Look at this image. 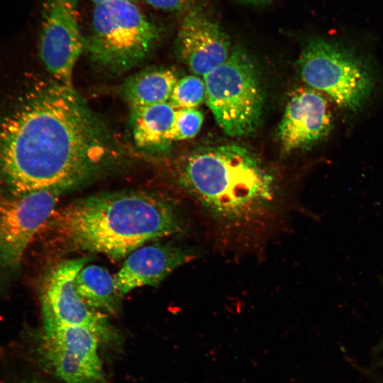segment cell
Returning <instances> with one entry per match:
<instances>
[{"mask_svg":"<svg viewBox=\"0 0 383 383\" xmlns=\"http://www.w3.org/2000/svg\"><path fill=\"white\" fill-rule=\"evenodd\" d=\"M106 153L105 135L84 101L56 82L0 125V174L15 195L69 189L93 173Z\"/></svg>","mask_w":383,"mask_h":383,"instance_id":"6da1fadb","label":"cell"},{"mask_svg":"<svg viewBox=\"0 0 383 383\" xmlns=\"http://www.w3.org/2000/svg\"><path fill=\"white\" fill-rule=\"evenodd\" d=\"M49 218L56 243L66 251L99 252L116 260L149 240L175 234L183 226L173 202L141 191L80 198Z\"/></svg>","mask_w":383,"mask_h":383,"instance_id":"7a4b0ae2","label":"cell"},{"mask_svg":"<svg viewBox=\"0 0 383 383\" xmlns=\"http://www.w3.org/2000/svg\"><path fill=\"white\" fill-rule=\"evenodd\" d=\"M178 179L211 220L240 229L262 221L277 204L273 177L246 148H201L181 163Z\"/></svg>","mask_w":383,"mask_h":383,"instance_id":"3957f363","label":"cell"},{"mask_svg":"<svg viewBox=\"0 0 383 383\" xmlns=\"http://www.w3.org/2000/svg\"><path fill=\"white\" fill-rule=\"evenodd\" d=\"M85 50L101 65L130 68L145 60L160 38L157 27L131 0L94 5Z\"/></svg>","mask_w":383,"mask_h":383,"instance_id":"277c9868","label":"cell"},{"mask_svg":"<svg viewBox=\"0 0 383 383\" xmlns=\"http://www.w3.org/2000/svg\"><path fill=\"white\" fill-rule=\"evenodd\" d=\"M206 101L220 128L232 137L246 136L257 128L264 98L257 70L243 50L203 77Z\"/></svg>","mask_w":383,"mask_h":383,"instance_id":"5b68a950","label":"cell"},{"mask_svg":"<svg viewBox=\"0 0 383 383\" xmlns=\"http://www.w3.org/2000/svg\"><path fill=\"white\" fill-rule=\"evenodd\" d=\"M298 68L308 87L346 110L360 109L373 89L367 63L348 48L328 40H310L299 57Z\"/></svg>","mask_w":383,"mask_h":383,"instance_id":"8992f818","label":"cell"},{"mask_svg":"<svg viewBox=\"0 0 383 383\" xmlns=\"http://www.w3.org/2000/svg\"><path fill=\"white\" fill-rule=\"evenodd\" d=\"M80 0H42L39 54L56 82L72 87L74 67L85 48Z\"/></svg>","mask_w":383,"mask_h":383,"instance_id":"52a82bcc","label":"cell"},{"mask_svg":"<svg viewBox=\"0 0 383 383\" xmlns=\"http://www.w3.org/2000/svg\"><path fill=\"white\" fill-rule=\"evenodd\" d=\"M45 356L67 383H101L104 376L98 354L99 336L91 330L62 323L43 312Z\"/></svg>","mask_w":383,"mask_h":383,"instance_id":"ba28073f","label":"cell"},{"mask_svg":"<svg viewBox=\"0 0 383 383\" xmlns=\"http://www.w3.org/2000/svg\"><path fill=\"white\" fill-rule=\"evenodd\" d=\"M66 190L43 189L0 201V270L19 265L31 239L51 216Z\"/></svg>","mask_w":383,"mask_h":383,"instance_id":"9c48e42d","label":"cell"},{"mask_svg":"<svg viewBox=\"0 0 383 383\" xmlns=\"http://www.w3.org/2000/svg\"><path fill=\"white\" fill-rule=\"evenodd\" d=\"M89 260L88 257L66 260L49 273L43 289V312L62 323L87 328L100 340H106L112 337L113 331L106 316L89 306L74 288L77 273Z\"/></svg>","mask_w":383,"mask_h":383,"instance_id":"30bf717a","label":"cell"},{"mask_svg":"<svg viewBox=\"0 0 383 383\" xmlns=\"http://www.w3.org/2000/svg\"><path fill=\"white\" fill-rule=\"evenodd\" d=\"M176 49L184 63L199 77L223 63L232 52L227 34L197 6L184 13L177 34Z\"/></svg>","mask_w":383,"mask_h":383,"instance_id":"8fae6325","label":"cell"},{"mask_svg":"<svg viewBox=\"0 0 383 383\" xmlns=\"http://www.w3.org/2000/svg\"><path fill=\"white\" fill-rule=\"evenodd\" d=\"M333 116L324 94L301 87L289 94L278 128V138L286 152L308 148L331 131Z\"/></svg>","mask_w":383,"mask_h":383,"instance_id":"7c38bea8","label":"cell"},{"mask_svg":"<svg viewBox=\"0 0 383 383\" xmlns=\"http://www.w3.org/2000/svg\"><path fill=\"white\" fill-rule=\"evenodd\" d=\"M195 257L194 252L170 244L141 246L131 252L114 275L118 294L143 286H157L177 267Z\"/></svg>","mask_w":383,"mask_h":383,"instance_id":"4fadbf2b","label":"cell"},{"mask_svg":"<svg viewBox=\"0 0 383 383\" xmlns=\"http://www.w3.org/2000/svg\"><path fill=\"white\" fill-rule=\"evenodd\" d=\"M133 134L136 145L155 148L170 143L176 109L169 102L132 109Z\"/></svg>","mask_w":383,"mask_h":383,"instance_id":"5bb4252c","label":"cell"},{"mask_svg":"<svg viewBox=\"0 0 383 383\" xmlns=\"http://www.w3.org/2000/svg\"><path fill=\"white\" fill-rule=\"evenodd\" d=\"M74 288L80 298L91 308L100 312L116 313L121 296L114 276L101 266H84L74 279Z\"/></svg>","mask_w":383,"mask_h":383,"instance_id":"9a60e30c","label":"cell"},{"mask_svg":"<svg viewBox=\"0 0 383 383\" xmlns=\"http://www.w3.org/2000/svg\"><path fill=\"white\" fill-rule=\"evenodd\" d=\"M177 80L172 70H148L128 79L123 91L131 109L152 106L168 102Z\"/></svg>","mask_w":383,"mask_h":383,"instance_id":"2e32d148","label":"cell"},{"mask_svg":"<svg viewBox=\"0 0 383 383\" xmlns=\"http://www.w3.org/2000/svg\"><path fill=\"white\" fill-rule=\"evenodd\" d=\"M206 100V85L204 79L197 75H188L176 82L169 104L176 110L196 108Z\"/></svg>","mask_w":383,"mask_h":383,"instance_id":"e0dca14e","label":"cell"},{"mask_svg":"<svg viewBox=\"0 0 383 383\" xmlns=\"http://www.w3.org/2000/svg\"><path fill=\"white\" fill-rule=\"evenodd\" d=\"M203 121V113L196 108L177 109L170 142L194 137L199 132Z\"/></svg>","mask_w":383,"mask_h":383,"instance_id":"ac0fdd59","label":"cell"},{"mask_svg":"<svg viewBox=\"0 0 383 383\" xmlns=\"http://www.w3.org/2000/svg\"><path fill=\"white\" fill-rule=\"evenodd\" d=\"M153 8L165 12H177L185 9L192 0H143Z\"/></svg>","mask_w":383,"mask_h":383,"instance_id":"d6986e66","label":"cell"},{"mask_svg":"<svg viewBox=\"0 0 383 383\" xmlns=\"http://www.w3.org/2000/svg\"><path fill=\"white\" fill-rule=\"evenodd\" d=\"M111 1H118V0H91V1L94 4V5L97 4L103 3V2ZM131 1H133V0H131Z\"/></svg>","mask_w":383,"mask_h":383,"instance_id":"ffe728a7","label":"cell"},{"mask_svg":"<svg viewBox=\"0 0 383 383\" xmlns=\"http://www.w3.org/2000/svg\"><path fill=\"white\" fill-rule=\"evenodd\" d=\"M247 3H258L265 0H240Z\"/></svg>","mask_w":383,"mask_h":383,"instance_id":"44dd1931","label":"cell"}]
</instances>
